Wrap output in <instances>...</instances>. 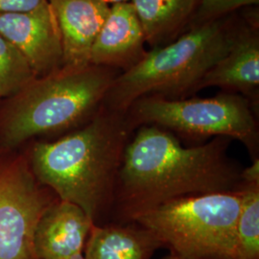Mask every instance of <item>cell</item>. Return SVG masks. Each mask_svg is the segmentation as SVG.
Here are the masks:
<instances>
[{"label":"cell","mask_w":259,"mask_h":259,"mask_svg":"<svg viewBox=\"0 0 259 259\" xmlns=\"http://www.w3.org/2000/svg\"><path fill=\"white\" fill-rule=\"evenodd\" d=\"M232 139L213 138L186 147L176 135L155 125L139 127L121 163L114 203L122 220L170 201L237 191L242 167L228 156Z\"/></svg>","instance_id":"obj_1"},{"label":"cell","mask_w":259,"mask_h":259,"mask_svg":"<svg viewBox=\"0 0 259 259\" xmlns=\"http://www.w3.org/2000/svg\"><path fill=\"white\" fill-rule=\"evenodd\" d=\"M133 130L125 114L101 107L91 120L55 141H37L28 162L39 185L76 204L95 223L114 203Z\"/></svg>","instance_id":"obj_2"},{"label":"cell","mask_w":259,"mask_h":259,"mask_svg":"<svg viewBox=\"0 0 259 259\" xmlns=\"http://www.w3.org/2000/svg\"><path fill=\"white\" fill-rule=\"evenodd\" d=\"M117 75L88 65L34 78L0 102V148L9 151L28 139L83 126L101 109Z\"/></svg>","instance_id":"obj_3"},{"label":"cell","mask_w":259,"mask_h":259,"mask_svg":"<svg viewBox=\"0 0 259 259\" xmlns=\"http://www.w3.org/2000/svg\"><path fill=\"white\" fill-rule=\"evenodd\" d=\"M234 37L217 19L195 26L165 47H155L116 76L103 107L125 114L143 96L181 99L194 93L204 74L229 52Z\"/></svg>","instance_id":"obj_4"},{"label":"cell","mask_w":259,"mask_h":259,"mask_svg":"<svg viewBox=\"0 0 259 259\" xmlns=\"http://www.w3.org/2000/svg\"><path fill=\"white\" fill-rule=\"evenodd\" d=\"M237 191L176 199L131 220L152 232L171 253L184 259H237Z\"/></svg>","instance_id":"obj_5"},{"label":"cell","mask_w":259,"mask_h":259,"mask_svg":"<svg viewBox=\"0 0 259 259\" xmlns=\"http://www.w3.org/2000/svg\"><path fill=\"white\" fill-rule=\"evenodd\" d=\"M125 116L133 131L155 125L196 141L218 137L236 139L253 159L258 157L255 156L258 152L257 122L249 99L238 93L190 99L147 95L133 103Z\"/></svg>","instance_id":"obj_6"},{"label":"cell","mask_w":259,"mask_h":259,"mask_svg":"<svg viewBox=\"0 0 259 259\" xmlns=\"http://www.w3.org/2000/svg\"><path fill=\"white\" fill-rule=\"evenodd\" d=\"M52 204L27 157H0V259H37L35 231Z\"/></svg>","instance_id":"obj_7"},{"label":"cell","mask_w":259,"mask_h":259,"mask_svg":"<svg viewBox=\"0 0 259 259\" xmlns=\"http://www.w3.org/2000/svg\"><path fill=\"white\" fill-rule=\"evenodd\" d=\"M0 34L26 59L36 77L63 66V47L48 0L36 9L0 15Z\"/></svg>","instance_id":"obj_8"},{"label":"cell","mask_w":259,"mask_h":259,"mask_svg":"<svg viewBox=\"0 0 259 259\" xmlns=\"http://www.w3.org/2000/svg\"><path fill=\"white\" fill-rule=\"evenodd\" d=\"M145 35L133 4L130 1L111 4L93 45L90 63L124 72L145 57Z\"/></svg>","instance_id":"obj_9"},{"label":"cell","mask_w":259,"mask_h":259,"mask_svg":"<svg viewBox=\"0 0 259 259\" xmlns=\"http://www.w3.org/2000/svg\"><path fill=\"white\" fill-rule=\"evenodd\" d=\"M63 47V66L91 65V53L111 4L103 0H48Z\"/></svg>","instance_id":"obj_10"},{"label":"cell","mask_w":259,"mask_h":259,"mask_svg":"<svg viewBox=\"0 0 259 259\" xmlns=\"http://www.w3.org/2000/svg\"><path fill=\"white\" fill-rule=\"evenodd\" d=\"M93 220L78 205L53 203L37 223L34 235L37 259H65L83 251Z\"/></svg>","instance_id":"obj_11"},{"label":"cell","mask_w":259,"mask_h":259,"mask_svg":"<svg viewBox=\"0 0 259 259\" xmlns=\"http://www.w3.org/2000/svg\"><path fill=\"white\" fill-rule=\"evenodd\" d=\"M212 87L255 96L259 87V38L255 33L234 37L229 52L204 74L195 93Z\"/></svg>","instance_id":"obj_12"},{"label":"cell","mask_w":259,"mask_h":259,"mask_svg":"<svg viewBox=\"0 0 259 259\" xmlns=\"http://www.w3.org/2000/svg\"><path fill=\"white\" fill-rule=\"evenodd\" d=\"M159 248L162 245L157 237L136 223L106 227L93 224L84 245V256L87 259H151Z\"/></svg>","instance_id":"obj_13"},{"label":"cell","mask_w":259,"mask_h":259,"mask_svg":"<svg viewBox=\"0 0 259 259\" xmlns=\"http://www.w3.org/2000/svg\"><path fill=\"white\" fill-rule=\"evenodd\" d=\"M146 42L154 47L175 37L192 18L200 0H130Z\"/></svg>","instance_id":"obj_14"},{"label":"cell","mask_w":259,"mask_h":259,"mask_svg":"<svg viewBox=\"0 0 259 259\" xmlns=\"http://www.w3.org/2000/svg\"><path fill=\"white\" fill-rule=\"evenodd\" d=\"M236 234L237 259H259V183L242 184Z\"/></svg>","instance_id":"obj_15"},{"label":"cell","mask_w":259,"mask_h":259,"mask_svg":"<svg viewBox=\"0 0 259 259\" xmlns=\"http://www.w3.org/2000/svg\"><path fill=\"white\" fill-rule=\"evenodd\" d=\"M36 78L26 59L0 34V99L18 93Z\"/></svg>","instance_id":"obj_16"},{"label":"cell","mask_w":259,"mask_h":259,"mask_svg":"<svg viewBox=\"0 0 259 259\" xmlns=\"http://www.w3.org/2000/svg\"><path fill=\"white\" fill-rule=\"evenodd\" d=\"M258 2L259 0H200L193 17L195 26L217 20L234 10L258 4Z\"/></svg>","instance_id":"obj_17"},{"label":"cell","mask_w":259,"mask_h":259,"mask_svg":"<svg viewBox=\"0 0 259 259\" xmlns=\"http://www.w3.org/2000/svg\"><path fill=\"white\" fill-rule=\"evenodd\" d=\"M47 0H0V15L36 9Z\"/></svg>","instance_id":"obj_18"},{"label":"cell","mask_w":259,"mask_h":259,"mask_svg":"<svg viewBox=\"0 0 259 259\" xmlns=\"http://www.w3.org/2000/svg\"><path fill=\"white\" fill-rule=\"evenodd\" d=\"M242 184L259 183V159L254 158L252 163L247 168H243L241 172Z\"/></svg>","instance_id":"obj_19"},{"label":"cell","mask_w":259,"mask_h":259,"mask_svg":"<svg viewBox=\"0 0 259 259\" xmlns=\"http://www.w3.org/2000/svg\"><path fill=\"white\" fill-rule=\"evenodd\" d=\"M65 259H87L85 258V256H84V253H83V251H77V252H74V253H72V254H70L69 256H67V257H65Z\"/></svg>","instance_id":"obj_20"},{"label":"cell","mask_w":259,"mask_h":259,"mask_svg":"<svg viewBox=\"0 0 259 259\" xmlns=\"http://www.w3.org/2000/svg\"><path fill=\"white\" fill-rule=\"evenodd\" d=\"M103 1H105V2H107L109 4H114V3H118V2H127V1H130V0H103Z\"/></svg>","instance_id":"obj_21"},{"label":"cell","mask_w":259,"mask_h":259,"mask_svg":"<svg viewBox=\"0 0 259 259\" xmlns=\"http://www.w3.org/2000/svg\"><path fill=\"white\" fill-rule=\"evenodd\" d=\"M162 259H184L182 258V257H180V256H178V255H175V254H173V253H170L169 255H167L165 257H163Z\"/></svg>","instance_id":"obj_22"},{"label":"cell","mask_w":259,"mask_h":259,"mask_svg":"<svg viewBox=\"0 0 259 259\" xmlns=\"http://www.w3.org/2000/svg\"><path fill=\"white\" fill-rule=\"evenodd\" d=\"M0 102H1V99H0Z\"/></svg>","instance_id":"obj_23"}]
</instances>
